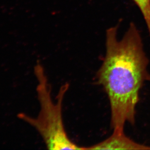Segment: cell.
I'll use <instances>...</instances> for the list:
<instances>
[{
    "instance_id": "cell-4",
    "label": "cell",
    "mask_w": 150,
    "mask_h": 150,
    "mask_svg": "<svg viewBox=\"0 0 150 150\" xmlns=\"http://www.w3.org/2000/svg\"><path fill=\"white\" fill-rule=\"evenodd\" d=\"M139 7L146 22L150 36V0H133Z\"/></svg>"
},
{
    "instance_id": "cell-2",
    "label": "cell",
    "mask_w": 150,
    "mask_h": 150,
    "mask_svg": "<svg viewBox=\"0 0 150 150\" xmlns=\"http://www.w3.org/2000/svg\"><path fill=\"white\" fill-rule=\"evenodd\" d=\"M38 81L37 92L40 110L37 117L20 113L18 118L35 128L40 134L47 148L50 150H85L75 144L68 137L62 117V105L64 96L69 84L66 83L60 88L56 102L52 101L51 86L44 68L37 62L34 68Z\"/></svg>"
},
{
    "instance_id": "cell-3",
    "label": "cell",
    "mask_w": 150,
    "mask_h": 150,
    "mask_svg": "<svg viewBox=\"0 0 150 150\" xmlns=\"http://www.w3.org/2000/svg\"><path fill=\"white\" fill-rule=\"evenodd\" d=\"M86 150H150V146L136 142L126 136L125 132L113 131L108 139L86 147Z\"/></svg>"
},
{
    "instance_id": "cell-1",
    "label": "cell",
    "mask_w": 150,
    "mask_h": 150,
    "mask_svg": "<svg viewBox=\"0 0 150 150\" xmlns=\"http://www.w3.org/2000/svg\"><path fill=\"white\" fill-rule=\"evenodd\" d=\"M117 31V26L106 31V54L97 79L109 99L113 131L123 133L126 122L135 123L140 89L145 82L150 81V74L149 60L136 26L131 23L120 40Z\"/></svg>"
}]
</instances>
